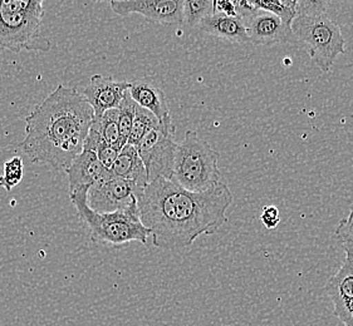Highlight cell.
<instances>
[{
    "mask_svg": "<svg viewBox=\"0 0 353 326\" xmlns=\"http://www.w3.org/2000/svg\"><path fill=\"white\" fill-rule=\"evenodd\" d=\"M241 17L253 45L270 47L278 43L288 42L293 36L292 28L269 12L254 9Z\"/></svg>",
    "mask_w": 353,
    "mask_h": 326,
    "instance_id": "30bf717a",
    "label": "cell"
},
{
    "mask_svg": "<svg viewBox=\"0 0 353 326\" xmlns=\"http://www.w3.org/2000/svg\"><path fill=\"white\" fill-rule=\"evenodd\" d=\"M177 146L174 135L166 132L160 124L145 135L136 147L148 172L149 184L159 178L172 180Z\"/></svg>",
    "mask_w": 353,
    "mask_h": 326,
    "instance_id": "ba28073f",
    "label": "cell"
},
{
    "mask_svg": "<svg viewBox=\"0 0 353 326\" xmlns=\"http://www.w3.org/2000/svg\"><path fill=\"white\" fill-rule=\"evenodd\" d=\"M336 237L342 242H353V207L346 219L339 222L336 228Z\"/></svg>",
    "mask_w": 353,
    "mask_h": 326,
    "instance_id": "d4e9b609",
    "label": "cell"
},
{
    "mask_svg": "<svg viewBox=\"0 0 353 326\" xmlns=\"http://www.w3.org/2000/svg\"><path fill=\"white\" fill-rule=\"evenodd\" d=\"M90 187H83L70 195L72 204L77 210L79 219L87 227L93 243L105 246H123L130 242L148 243L151 231L140 220V213H99L92 210L87 202Z\"/></svg>",
    "mask_w": 353,
    "mask_h": 326,
    "instance_id": "3957f363",
    "label": "cell"
},
{
    "mask_svg": "<svg viewBox=\"0 0 353 326\" xmlns=\"http://www.w3.org/2000/svg\"><path fill=\"white\" fill-rule=\"evenodd\" d=\"M24 176V164L21 157L15 156L9 158L4 163V172L0 176V186L6 188V191H12L15 186L21 184Z\"/></svg>",
    "mask_w": 353,
    "mask_h": 326,
    "instance_id": "603a6c76",
    "label": "cell"
},
{
    "mask_svg": "<svg viewBox=\"0 0 353 326\" xmlns=\"http://www.w3.org/2000/svg\"><path fill=\"white\" fill-rule=\"evenodd\" d=\"M42 0H0V50H43L50 42L39 33Z\"/></svg>",
    "mask_w": 353,
    "mask_h": 326,
    "instance_id": "277c9868",
    "label": "cell"
},
{
    "mask_svg": "<svg viewBox=\"0 0 353 326\" xmlns=\"http://www.w3.org/2000/svg\"><path fill=\"white\" fill-rule=\"evenodd\" d=\"M119 109H111L107 111L99 118L93 120L92 127L96 128L102 135V138L106 141L108 144H111L116 149H122L125 144L122 142V138L120 135V126H119Z\"/></svg>",
    "mask_w": 353,
    "mask_h": 326,
    "instance_id": "e0dca14e",
    "label": "cell"
},
{
    "mask_svg": "<svg viewBox=\"0 0 353 326\" xmlns=\"http://www.w3.org/2000/svg\"><path fill=\"white\" fill-rule=\"evenodd\" d=\"M106 171L96 152L83 149L65 170L70 182V195L76 193L83 187H91Z\"/></svg>",
    "mask_w": 353,
    "mask_h": 326,
    "instance_id": "5bb4252c",
    "label": "cell"
},
{
    "mask_svg": "<svg viewBox=\"0 0 353 326\" xmlns=\"http://www.w3.org/2000/svg\"><path fill=\"white\" fill-rule=\"evenodd\" d=\"M111 172L114 176L128 180L142 190L149 184L145 164L142 162L137 149L131 144H126L121 149Z\"/></svg>",
    "mask_w": 353,
    "mask_h": 326,
    "instance_id": "2e32d148",
    "label": "cell"
},
{
    "mask_svg": "<svg viewBox=\"0 0 353 326\" xmlns=\"http://www.w3.org/2000/svg\"><path fill=\"white\" fill-rule=\"evenodd\" d=\"M255 9L276 15L281 21L292 28V23L297 18V0H265L252 1Z\"/></svg>",
    "mask_w": 353,
    "mask_h": 326,
    "instance_id": "d6986e66",
    "label": "cell"
},
{
    "mask_svg": "<svg viewBox=\"0 0 353 326\" xmlns=\"http://www.w3.org/2000/svg\"><path fill=\"white\" fill-rule=\"evenodd\" d=\"M261 224L267 227L268 230L276 228V227L279 225V221H281L278 207L272 205L265 206V207L263 208V213H261Z\"/></svg>",
    "mask_w": 353,
    "mask_h": 326,
    "instance_id": "484cf974",
    "label": "cell"
},
{
    "mask_svg": "<svg viewBox=\"0 0 353 326\" xmlns=\"http://www.w3.org/2000/svg\"><path fill=\"white\" fill-rule=\"evenodd\" d=\"M199 28L205 33L228 42L245 44L250 43L245 24L241 17L225 14H212L200 23Z\"/></svg>",
    "mask_w": 353,
    "mask_h": 326,
    "instance_id": "9a60e30c",
    "label": "cell"
},
{
    "mask_svg": "<svg viewBox=\"0 0 353 326\" xmlns=\"http://www.w3.org/2000/svg\"><path fill=\"white\" fill-rule=\"evenodd\" d=\"M142 188L128 180L114 176L107 170L102 177L88 190L87 202L96 213H111L117 211L137 213L139 195Z\"/></svg>",
    "mask_w": 353,
    "mask_h": 326,
    "instance_id": "52a82bcc",
    "label": "cell"
},
{
    "mask_svg": "<svg viewBox=\"0 0 353 326\" xmlns=\"http://www.w3.org/2000/svg\"><path fill=\"white\" fill-rule=\"evenodd\" d=\"M85 149H90L96 152V155L99 157V161L103 164V167L106 170H112L114 162L119 157L120 149L113 147L102 138V135H99V131L96 128L91 126L90 133L87 135L85 142Z\"/></svg>",
    "mask_w": 353,
    "mask_h": 326,
    "instance_id": "ac0fdd59",
    "label": "cell"
},
{
    "mask_svg": "<svg viewBox=\"0 0 353 326\" xmlns=\"http://www.w3.org/2000/svg\"><path fill=\"white\" fill-rule=\"evenodd\" d=\"M334 315L345 324V326H353V303L345 306L339 312H334Z\"/></svg>",
    "mask_w": 353,
    "mask_h": 326,
    "instance_id": "83f0119b",
    "label": "cell"
},
{
    "mask_svg": "<svg viewBox=\"0 0 353 326\" xmlns=\"http://www.w3.org/2000/svg\"><path fill=\"white\" fill-rule=\"evenodd\" d=\"M93 120L83 94L59 85L27 116L21 149L33 163L67 170L83 151Z\"/></svg>",
    "mask_w": 353,
    "mask_h": 326,
    "instance_id": "7a4b0ae2",
    "label": "cell"
},
{
    "mask_svg": "<svg viewBox=\"0 0 353 326\" xmlns=\"http://www.w3.org/2000/svg\"><path fill=\"white\" fill-rule=\"evenodd\" d=\"M328 7L330 3L323 0H297V14L298 17L327 15Z\"/></svg>",
    "mask_w": 353,
    "mask_h": 326,
    "instance_id": "cb8c5ba5",
    "label": "cell"
},
{
    "mask_svg": "<svg viewBox=\"0 0 353 326\" xmlns=\"http://www.w3.org/2000/svg\"><path fill=\"white\" fill-rule=\"evenodd\" d=\"M131 82L114 80L112 77L96 74L83 91V97L92 107L94 118H99L107 111L119 109L125 94L130 89Z\"/></svg>",
    "mask_w": 353,
    "mask_h": 326,
    "instance_id": "8fae6325",
    "label": "cell"
},
{
    "mask_svg": "<svg viewBox=\"0 0 353 326\" xmlns=\"http://www.w3.org/2000/svg\"><path fill=\"white\" fill-rule=\"evenodd\" d=\"M185 0H112L116 14H140L148 21L163 24H184Z\"/></svg>",
    "mask_w": 353,
    "mask_h": 326,
    "instance_id": "9c48e42d",
    "label": "cell"
},
{
    "mask_svg": "<svg viewBox=\"0 0 353 326\" xmlns=\"http://www.w3.org/2000/svg\"><path fill=\"white\" fill-rule=\"evenodd\" d=\"M233 192L220 182L205 192H191L172 180L159 178L139 195L140 220L151 231L154 246L190 248L203 235H214L228 221Z\"/></svg>",
    "mask_w": 353,
    "mask_h": 326,
    "instance_id": "6da1fadb",
    "label": "cell"
},
{
    "mask_svg": "<svg viewBox=\"0 0 353 326\" xmlns=\"http://www.w3.org/2000/svg\"><path fill=\"white\" fill-rule=\"evenodd\" d=\"M130 94L139 106L155 116L166 132L175 135L176 128L172 123L165 92L152 79L142 78L131 82Z\"/></svg>",
    "mask_w": 353,
    "mask_h": 326,
    "instance_id": "7c38bea8",
    "label": "cell"
},
{
    "mask_svg": "<svg viewBox=\"0 0 353 326\" xmlns=\"http://www.w3.org/2000/svg\"><path fill=\"white\" fill-rule=\"evenodd\" d=\"M139 105L132 100L131 94H130V89H128L125 98L121 103V107L119 108V126H120V135L122 138V142L126 146L128 142V138L131 135L132 131V126H134V116H136V111H137Z\"/></svg>",
    "mask_w": 353,
    "mask_h": 326,
    "instance_id": "7402d4cb",
    "label": "cell"
},
{
    "mask_svg": "<svg viewBox=\"0 0 353 326\" xmlns=\"http://www.w3.org/2000/svg\"><path fill=\"white\" fill-rule=\"evenodd\" d=\"M159 126H160V121L156 118L154 114L145 108L137 107L134 126H132V131H131V135L128 138V144L137 147L142 140L145 138V135Z\"/></svg>",
    "mask_w": 353,
    "mask_h": 326,
    "instance_id": "ffe728a7",
    "label": "cell"
},
{
    "mask_svg": "<svg viewBox=\"0 0 353 326\" xmlns=\"http://www.w3.org/2000/svg\"><path fill=\"white\" fill-rule=\"evenodd\" d=\"M214 14V1L212 0H185L184 24L199 27L205 18Z\"/></svg>",
    "mask_w": 353,
    "mask_h": 326,
    "instance_id": "44dd1931",
    "label": "cell"
},
{
    "mask_svg": "<svg viewBox=\"0 0 353 326\" xmlns=\"http://www.w3.org/2000/svg\"><path fill=\"white\" fill-rule=\"evenodd\" d=\"M214 14L241 17L235 1H214Z\"/></svg>",
    "mask_w": 353,
    "mask_h": 326,
    "instance_id": "4316f807",
    "label": "cell"
},
{
    "mask_svg": "<svg viewBox=\"0 0 353 326\" xmlns=\"http://www.w3.org/2000/svg\"><path fill=\"white\" fill-rule=\"evenodd\" d=\"M292 32L307 47L308 56L321 71H330L346 52L345 36L328 15L297 17L292 23Z\"/></svg>",
    "mask_w": 353,
    "mask_h": 326,
    "instance_id": "8992f818",
    "label": "cell"
},
{
    "mask_svg": "<svg viewBox=\"0 0 353 326\" xmlns=\"http://www.w3.org/2000/svg\"><path fill=\"white\" fill-rule=\"evenodd\" d=\"M342 243L346 252V259L325 286V291L332 300L334 312H339L353 303V242Z\"/></svg>",
    "mask_w": 353,
    "mask_h": 326,
    "instance_id": "4fadbf2b",
    "label": "cell"
},
{
    "mask_svg": "<svg viewBox=\"0 0 353 326\" xmlns=\"http://www.w3.org/2000/svg\"><path fill=\"white\" fill-rule=\"evenodd\" d=\"M218 162L219 153L190 129L177 146L172 181L188 191H208L221 182Z\"/></svg>",
    "mask_w": 353,
    "mask_h": 326,
    "instance_id": "5b68a950",
    "label": "cell"
}]
</instances>
